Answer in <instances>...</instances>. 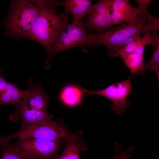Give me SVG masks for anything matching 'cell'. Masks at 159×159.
<instances>
[{"instance_id":"7c38bea8","label":"cell","mask_w":159,"mask_h":159,"mask_svg":"<svg viewBox=\"0 0 159 159\" xmlns=\"http://www.w3.org/2000/svg\"><path fill=\"white\" fill-rule=\"evenodd\" d=\"M80 132L73 135L65 141L66 145L60 155H57L52 159H80V152L85 150L80 138Z\"/></svg>"},{"instance_id":"30bf717a","label":"cell","mask_w":159,"mask_h":159,"mask_svg":"<svg viewBox=\"0 0 159 159\" xmlns=\"http://www.w3.org/2000/svg\"><path fill=\"white\" fill-rule=\"evenodd\" d=\"M91 0H65L62 2L63 13L69 14L73 17L72 22L85 26L82 19L87 14L92 5Z\"/></svg>"},{"instance_id":"ac0fdd59","label":"cell","mask_w":159,"mask_h":159,"mask_svg":"<svg viewBox=\"0 0 159 159\" xmlns=\"http://www.w3.org/2000/svg\"><path fill=\"white\" fill-rule=\"evenodd\" d=\"M2 148L0 159H34L14 148L9 143L0 145Z\"/></svg>"},{"instance_id":"6da1fadb","label":"cell","mask_w":159,"mask_h":159,"mask_svg":"<svg viewBox=\"0 0 159 159\" xmlns=\"http://www.w3.org/2000/svg\"><path fill=\"white\" fill-rule=\"evenodd\" d=\"M40 11L28 35L29 39L38 42L45 48L47 54L51 51L59 33L68 23L67 13L58 16L56 9L62 2L54 0H35Z\"/></svg>"},{"instance_id":"7402d4cb","label":"cell","mask_w":159,"mask_h":159,"mask_svg":"<svg viewBox=\"0 0 159 159\" xmlns=\"http://www.w3.org/2000/svg\"><path fill=\"white\" fill-rule=\"evenodd\" d=\"M110 14L113 25H117L124 22H132L136 20H133L118 11H112Z\"/></svg>"},{"instance_id":"8fae6325","label":"cell","mask_w":159,"mask_h":159,"mask_svg":"<svg viewBox=\"0 0 159 159\" xmlns=\"http://www.w3.org/2000/svg\"><path fill=\"white\" fill-rule=\"evenodd\" d=\"M143 55L136 52L127 53L120 49L115 53L113 57L121 58L132 75L139 74L145 72Z\"/></svg>"},{"instance_id":"d6986e66","label":"cell","mask_w":159,"mask_h":159,"mask_svg":"<svg viewBox=\"0 0 159 159\" xmlns=\"http://www.w3.org/2000/svg\"><path fill=\"white\" fill-rule=\"evenodd\" d=\"M113 0H101L95 4H92L87 13L88 16L106 12L111 13Z\"/></svg>"},{"instance_id":"52a82bcc","label":"cell","mask_w":159,"mask_h":159,"mask_svg":"<svg viewBox=\"0 0 159 159\" xmlns=\"http://www.w3.org/2000/svg\"><path fill=\"white\" fill-rule=\"evenodd\" d=\"M132 75L128 79L112 84L106 88L97 91L86 90L80 87L83 93L105 97L111 100V109L117 114L120 115L130 105V102L126 100L128 96L132 92L131 83Z\"/></svg>"},{"instance_id":"ffe728a7","label":"cell","mask_w":159,"mask_h":159,"mask_svg":"<svg viewBox=\"0 0 159 159\" xmlns=\"http://www.w3.org/2000/svg\"><path fill=\"white\" fill-rule=\"evenodd\" d=\"M153 55L148 63L145 64L144 70L153 71L156 73L159 81V45L155 46Z\"/></svg>"},{"instance_id":"8992f818","label":"cell","mask_w":159,"mask_h":159,"mask_svg":"<svg viewBox=\"0 0 159 159\" xmlns=\"http://www.w3.org/2000/svg\"><path fill=\"white\" fill-rule=\"evenodd\" d=\"M63 140H49L34 138H19L13 144L15 148L34 159H52L57 154Z\"/></svg>"},{"instance_id":"ba28073f","label":"cell","mask_w":159,"mask_h":159,"mask_svg":"<svg viewBox=\"0 0 159 159\" xmlns=\"http://www.w3.org/2000/svg\"><path fill=\"white\" fill-rule=\"evenodd\" d=\"M29 94L22 103L29 109L47 111V103L51 97L47 95L41 84L34 83L32 78L28 80Z\"/></svg>"},{"instance_id":"603a6c76","label":"cell","mask_w":159,"mask_h":159,"mask_svg":"<svg viewBox=\"0 0 159 159\" xmlns=\"http://www.w3.org/2000/svg\"><path fill=\"white\" fill-rule=\"evenodd\" d=\"M153 0H136L137 8L138 11V15L140 17H144L149 13L148 8Z\"/></svg>"},{"instance_id":"4fadbf2b","label":"cell","mask_w":159,"mask_h":159,"mask_svg":"<svg viewBox=\"0 0 159 159\" xmlns=\"http://www.w3.org/2000/svg\"><path fill=\"white\" fill-rule=\"evenodd\" d=\"M85 23L86 31H97V33L109 29L113 25L110 12L88 16L87 21Z\"/></svg>"},{"instance_id":"3957f363","label":"cell","mask_w":159,"mask_h":159,"mask_svg":"<svg viewBox=\"0 0 159 159\" xmlns=\"http://www.w3.org/2000/svg\"><path fill=\"white\" fill-rule=\"evenodd\" d=\"M151 29V26L145 22V16H138L133 22L123 23L117 27L92 35L96 45H105L109 56L113 57L117 51L141 34L150 32Z\"/></svg>"},{"instance_id":"9a60e30c","label":"cell","mask_w":159,"mask_h":159,"mask_svg":"<svg viewBox=\"0 0 159 159\" xmlns=\"http://www.w3.org/2000/svg\"><path fill=\"white\" fill-rule=\"evenodd\" d=\"M83 94L80 86L67 85L61 90L59 98L65 105L69 106H73L78 104L80 101Z\"/></svg>"},{"instance_id":"e0dca14e","label":"cell","mask_w":159,"mask_h":159,"mask_svg":"<svg viewBox=\"0 0 159 159\" xmlns=\"http://www.w3.org/2000/svg\"><path fill=\"white\" fill-rule=\"evenodd\" d=\"M143 34V37H142L140 36H139L120 49L126 53H130L132 52L139 46L151 45L154 47V44L151 33L149 32L144 33Z\"/></svg>"},{"instance_id":"2e32d148","label":"cell","mask_w":159,"mask_h":159,"mask_svg":"<svg viewBox=\"0 0 159 159\" xmlns=\"http://www.w3.org/2000/svg\"><path fill=\"white\" fill-rule=\"evenodd\" d=\"M111 10L112 11H119L134 20H136L138 17L137 8L133 7L129 0H114Z\"/></svg>"},{"instance_id":"9c48e42d","label":"cell","mask_w":159,"mask_h":159,"mask_svg":"<svg viewBox=\"0 0 159 159\" xmlns=\"http://www.w3.org/2000/svg\"><path fill=\"white\" fill-rule=\"evenodd\" d=\"M20 117L22 126L52 120V116L47 111L40 110L35 109H29L22 103L17 107L16 110L10 115L11 119L14 120Z\"/></svg>"},{"instance_id":"d4e9b609","label":"cell","mask_w":159,"mask_h":159,"mask_svg":"<svg viewBox=\"0 0 159 159\" xmlns=\"http://www.w3.org/2000/svg\"><path fill=\"white\" fill-rule=\"evenodd\" d=\"M3 72L1 71L0 72V97L6 92L9 82L4 78L3 76Z\"/></svg>"},{"instance_id":"44dd1931","label":"cell","mask_w":159,"mask_h":159,"mask_svg":"<svg viewBox=\"0 0 159 159\" xmlns=\"http://www.w3.org/2000/svg\"><path fill=\"white\" fill-rule=\"evenodd\" d=\"M115 145L116 148V150L114 156L111 159H128L135 148L134 146H130L126 150L122 152L121 150L123 144L122 143L115 142Z\"/></svg>"},{"instance_id":"5bb4252c","label":"cell","mask_w":159,"mask_h":159,"mask_svg":"<svg viewBox=\"0 0 159 159\" xmlns=\"http://www.w3.org/2000/svg\"><path fill=\"white\" fill-rule=\"evenodd\" d=\"M29 94L27 90L19 89L16 84L9 82L5 93L0 97V105L10 104L18 106Z\"/></svg>"},{"instance_id":"cb8c5ba5","label":"cell","mask_w":159,"mask_h":159,"mask_svg":"<svg viewBox=\"0 0 159 159\" xmlns=\"http://www.w3.org/2000/svg\"><path fill=\"white\" fill-rule=\"evenodd\" d=\"M145 21L146 23L151 26L150 32H158L159 30V19L153 16L149 13L145 16Z\"/></svg>"},{"instance_id":"7a4b0ae2","label":"cell","mask_w":159,"mask_h":159,"mask_svg":"<svg viewBox=\"0 0 159 159\" xmlns=\"http://www.w3.org/2000/svg\"><path fill=\"white\" fill-rule=\"evenodd\" d=\"M40 11L35 0L11 1L8 14L1 24L5 27V36L17 40L27 37Z\"/></svg>"},{"instance_id":"5b68a950","label":"cell","mask_w":159,"mask_h":159,"mask_svg":"<svg viewBox=\"0 0 159 159\" xmlns=\"http://www.w3.org/2000/svg\"><path fill=\"white\" fill-rule=\"evenodd\" d=\"M72 133L60 123L52 120L22 126L16 132L0 137V144L8 143L15 138H34L49 140H66Z\"/></svg>"},{"instance_id":"277c9868","label":"cell","mask_w":159,"mask_h":159,"mask_svg":"<svg viewBox=\"0 0 159 159\" xmlns=\"http://www.w3.org/2000/svg\"><path fill=\"white\" fill-rule=\"evenodd\" d=\"M85 27V26L72 22L65 25L59 33L47 54L48 57L44 64L45 67H48L51 58L59 52L74 47L95 46L96 44L92 34H89Z\"/></svg>"}]
</instances>
